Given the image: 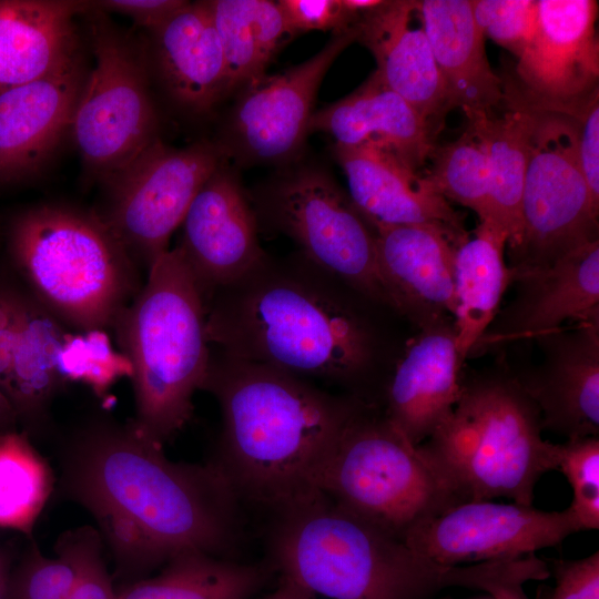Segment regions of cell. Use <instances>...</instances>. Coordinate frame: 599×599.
Instances as JSON below:
<instances>
[{"mask_svg":"<svg viewBox=\"0 0 599 599\" xmlns=\"http://www.w3.org/2000/svg\"><path fill=\"white\" fill-rule=\"evenodd\" d=\"M534 113L518 245L509 252L511 270L551 264L598 238L597 205L579 165L578 116Z\"/></svg>","mask_w":599,"mask_h":599,"instance_id":"7c38bea8","label":"cell"},{"mask_svg":"<svg viewBox=\"0 0 599 599\" xmlns=\"http://www.w3.org/2000/svg\"><path fill=\"white\" fill-rule=\"evenodd\" d=\"M342 2L348 12L358 17L363 12L375 9L382 4L383 0H342Z\"/></svg>","mask_w":599,"mask_h":599,"instance_id":"7dc6e473","label":"cell"},{"mask_svg":"<svg viewBox=\"0 0 599 599\" xmlns=\"http://www.w3.org/2000/svg\"><path fill=\"white\" fill-rule=\"evenodd\" d=\"M89 11L90 1L0 0V92L80 57L75 18Z\"/></svg>","mask_w":599,"mask_h":599,"instance_id":"484cf974","label":"cell"},{"mask_svg":"<svg viewBox=\"0 0 599 599\" xmlns=\"http://www.w3.org/2000/svg\"><path fill=\"white\" fill-rule=\"evenodd\" d=\"M356 41L374 55L385 84L441 130L453 110L419 12V1L388 0L358 16Z\"/></svg>","mask_w":599,"mask_h":599,"instance_id":"7402d4cb","label":"cell"},{"mask_svg":"<svg viewBox=\"0 0 599 599\" xmlns=\"http://www.w3.org/2000/svg\"><path fill=\"white\" fill-rule=\"evenodd\" d=\"M88 69L82 55L42 79L0 92V187L40 175L70 134Z\"/></svg>","mask_w":599,"mask_h":599,"instance_id":"ac0fdd59","label":"cell"},{"mask_svg":"<svg viewBox=\"0 0 599 599\" xmlns=\"http://www.w3.org/2000/svg\"><path fill=\"white\" fill-rule=\"evenodd\" d=\"M260 599H316V596L297 582L280 576L277 587Z\"/></svg>","mask_w":599,"mask_h":599,"instance_id":"ee69618b","label":"cell"},{"mask_svg":"<svg viewBox=\"0 0 599 599\" xmlns=\"http://www.w3.org/2000/svg\"><path fill=\"white\" fill-rule=\"evenodd\" d=\"M10 559L0 546V599H10Z\"/></svg>","mask_w":599,"mask_h":599,"instance_id":"f6af8a7d","label":"cell"},{"mask_svg":"<svg viewBox=\"0 0 599 599\" xmlns=\"http://www.w3.org/2000/svg\"><path fill=\"white\" fill-rule=\"evenodd\" d=\"M308 131L331 135L335 145H378L415 172L428 162L436 136L430 125L376 71L348 95L315 111Z\"/></svg>","mask_w":599,"mask_h":599,"instance_id":"d4e9b609","label":"cell"},{"mask_svg":"<svg viewBox=\"0 0 599 599\" xmlns=\"http://www.w3.org/2000/svg\"><path fill=\"white\" fill-rule=\"evenodd\" d=\"M315 488L402 538L461 504L418 446L376 405L366 406L346 426L323 461Z\"/></svg>","mask_w":599,"mask_h":599,"instance_id":"ba28073f","label":"cell"},{"mask_svg":"<svg viewBox=\"0 0 599 599\" xmlns=\"http://www.w3.org/2000/svg\"><path fill=\"white\" fill-rule=\"evenodd\" d=\"M91 10L120 13L149 32L170 19L186 1L182 0H103L90 1Z\"/></svg>","mask_w":599,"mask_h":599,"instance_id":"60d3db41","label":"cell"},{"mask_svg":"<svg viewBox=\"0 0 599 599\" xmlns=\"http://www.w3.org/2000/svg\"><path fill=\"white\" fill-rule=\"evenodd\" d=\"M334 155L352 202L369 224L435 226L458 244L468 237L460 213L390 151L372 143L334 145Z\"/></svg>","mask_w":599,"mask_h":599,"instance_id":"603a6c76","label":"cell"},{"mask_svg":"<svg viewBox=\"0 0 599 599\" xmlns=\"http://www.w3.org/2000/svg\"><path fill=\"white\" fill-rule=\"evenodd\" d=\"M225 155L216 142L174 148L161 139L111 175L97 211L128 255L148 272L169 250L173 232Z\"/></svg>","mask_w":599,"mask_h":599,"instance_id":"8fae6325","label":"cell"},{"mask_svg":"<svg viewBox=\"0 0 599 599\" xmlns=\"http://www.w3.org/2000/svg\"><path fill=\"white\" fill-rule=\"evenodd\" d=\"M473 17L485 38L520 58L538 24V0H470Z\"/></svg>","mask_w":599,"mask_h":599,"instance_id":"8d00e7d4","label":"cell"},{"mask_svg":"<svg viewBox=\"0 0 599 599\" xmlns=\"http://www.w3.org/2000/svg\"><path fill=\"white\" fill-rule=\"evenodd\" d=\"M277 573L267 561L246 564L203 552L169 560L155 577L128 582L118 599H251Z\"/></svg>","mask_w":599,"mask_h":599,"instance_id":"f546056e","label":"cell"},{"mask_svg":"<svg viewBox=\"0 0 599 599\" xmlns=\"http://www.w3.org/2000/svg\"><path fill=\"white\" fill-rule=\"evenodd\" d=\"M206 334L221 352L344 388L376 405L389 358L384 307L300 252L268 254L206 298Z\"/></svg>","mask_w":599,"mask_h":599,"instance_id":"7a4b0ae2","label":"cell"},{"mask_svg":"<svg viewBox=\"0 0 599 599\" xmlns=\"http://www.w3.org/2000/svg\"><path fill=\"white\" fill-rule=\"evenodd\" d=\"M502 116L476 113L466 115L483 134L489 159L488 217L507 233V248L519 243L522 190L528 169L534 113L510 108Z\"/></svg>","mask_w":599,"mask_h":599,"instance_id":"4dcf8cb0","label":"cell"},{"mask_svg":"<svg viewBox=\"0 0 599 599\" xmlns=\"http://www.w3.org/2000/svg\"><path fill=\"white\" fill-rule=\"evenodd\" d=\"M254 210L257 221L292 238L311 262L393 309L377 267L374 231L326 171L305 164L278 175Z\"/></svg>","mask_w":599,"mask_h":599,"instance_id":"30bf717a","label":"cell"},{"mask_svg":"<svg viewBox=\"0 0 599 599\" xmlns=\"http://www.w3.org/2000/svg\"><path fill=\"white\" fill-rule=\"evenodd\" d=\"M102 545L100 532L85 526L59 538L54 558L33 546L11 573L10 599H65Z\"/></svg>","mask_w":599,"mask_h":599,"instance_id":"836d02e7","label":"cell"},{"mask_svg":"<svg viewBox=\"0 0 599 599\" xmlns=\"http://www.w3.org/2000/svg\"><path fill=\"white\" fill-rule=\"evenodd\" d=\"M20 288L0 281V390L8 398Z\"/></svg>","mask_w":599,"mask_h":599,"instance_id":"b9f144b4","label":"cell"},{"mask_svg":"<svg viewBox=\"0 0 599 599\" xmlns=\"http://www.w3.org/2000/svg\"><path fill=\"white\" fill-rule=\"evenodd\" d=\"M369 225L393 311L420 327L454 316L457 241L429 225Z\"/></svg>","mask_w":599,"mask_h":599,"instance_id":"44dd1931","label":"cell"},{"mask_svg":"<svg viewBox=\"0 0 599 599\" xmlns=\"http://www.w3.org/2000/svg\"><path fill=\"white\" fill-rule=\"evenodd\" d=\"M578 159L593 202L599 205V93L579 115Z\"/></svg>","mask_w":599,"mask_h":599,"instance_id":"ab89813d","label":"cell"},{"mask_svg":"<svg viewBox=\"0 0 599 599\" xmlns=\"http://www.w3.org/2000/svg\"><path fill=\"white\" fill-rule=\"evenodd\" d=\"M207 4L223 50L227 95L265 75L287 33L276 1L211 0Z\"/></svg>","mask_w":599,"mask_h":599,"instance_id":"1f68e13d","label":"cell"},{"mask_svg":"<svg viewBox=\"0 0 599 599\" xmlns=\"http://www.w3.org/2000/svg\"><path fill=\"white\" fill-rule=\"evenodd\" d=\"M270 561L286 577L331 599H437L449 588L493 599H529L531 558L448 566L319 490L273 511Z\"/></svg>","mask_w":599,"mask_h":599,"instance_id":"3957f363","label":"cell"},{"mask_svg":"<svg viewBox=\"0 0 599 599\" xmlns=\"http://www.w3.org/2000/svg\"><path fill=\"white\" fill-rule=\"evenodd\" d=\"M541 430L515 375L495 369L461 380L451 415L418 448L460 502L505 497L531 506L536 484L558 463L559 444Z\"/></svg>","mask_w":599,"mask_h":599,"instance_id":"8992f818","label":"cell"},{"mask_svg":"<svg viewBox=\"0 0 599 599\" xmlns=\"http://www.w3.org/2000/svg\"><path fill=\"white\" fill-rule=\"evenodd\" d=\"M508 236L490 220H480L455 254L454 331L463 362L493 323L500 302L511 284V270L505 261Z\"/></svg>","mask_w":599,"mask_h":599,"instance_id":"f1b7e54d","label":"cell"},{"mask_svg":"<svg viewBox=\"0 0 599 599\" xmlns=\"http://www.w3.org/2000/svg\"><path fill=\"white\" fill-rule=\"evenodd\" d=\"M202 390L222 414L214 460L241 500L275 511L317 490V473L366 406L278 368L211 349Z\"/></svg>","mask_w":599,"mask_h":599,"instance_id":"277c9868","label":"cell"},{"mask_svg":"<svg viewBox=\"0 0 599 599\" xmlns=\"http://www.w3.org/2000/svg\"><path fill=\"white\" fill-rule=\"evenodd\" d=\"M557 469L572 488L568 507L581 530L599 528V438L587 436L559 444Z\"/></svg>","mask_w":599,"mask_h":599,"instance_id":"d590c367","label":"cell"},{"mask_svg":"<svg viewBox=\"0 0 599 599\" xmlns=\"http://www.w3.org/2000/svg\"><path fill=\"white\" fill-rule=\"evenodd\" d=\"M441 599H444V598H441ZM487 599H493V598H487Z\"/></svg>","mask_w":599,"mask_h":599,"instance_id":"c3c4849f","label":"cell"},{"mask_svg":"<svg viewBox=\"0 0 599 599\" xmlns=\"http://www.w3.org/2000/svg\"><path fill=\"white\" fill-rule=\"evenodd\" d=\"M581 531L569 508L545 511L517 502L458 504L410 528L404 541L448 566L516 560Z\"/></svg>","mask_w":599,"mask_h":599,"instance_id":"9a60e30c","label":"cell"},{"mask_svg":"<svg viewBox=\"0 0 599 599\" xmlns=\"http://www.w3.org/2000/svg\"><path fill=\"white\" fill-rule=\"evenodd\" d=\"M598 2L538 0V24L518 58L519 88L504 87L508 106L579 115L598 93Z\"/></svg>","mask_w":599,"mask_h":599,"instance_id":"4fadbf2b","label":"cell"},{"mask_svg":"<svg viewBox=\"0 0 599 599\" xmlns=\"http://www.w3.org/2000/svg\"><path fill=\"white\" fill-rule=\"evenodd\" d=\"M162 447L132 420L98 416L62 449V490L92 515L128 582L184 552L231 558L242 534L241 499L220 466L173 461Z\"/></svg>","mask_w":599,"mask_h":599,"instance_id":"6da1fadb","label":"cell"},{"mask_svg":"<svg viewBox=\"0 0 599 599\" xmlns=\"http://www.w3.org/2000/svg\"><path fill=\"white\" fill-rule=\"evenodd\" d=\"M419 12L451 109L493 114L504 101V83L486 55L471 1L422 0Z\"/></svg>","mask_w":599,"mask_h":599,"instance_id":"4316f807","label":"cell"},{"mask_svg":"<svg viewBox=\"0 0 599 599\" xmlns=\"http://www.w3.org/2000/svg\"><path fill=\"white\" fill-rule=\"evenodd\" d=\"M8 247L27 290L65 326L100 331L142 286L140 268L97 211L43 203L17 213Z\"/></svg>","mask_w":599,"mask_h":599,"instance_id":"52a82bcc","label":"cell"},{"mask_svg":"<svg viewBox=\"0 0 599 599\" xmlns=\"http://www.w3.org/2000/svg\"><path fill=\"white\" fill-rule=\"evenodd\" d=\"M427 182L447 201L473 210L480 220L489 211V159L486 141L468 123L455 141L434 146L428 158Z\"/></svg>","mask_w":599,"mask_h":599,"instance_id":"e575fe53","label":"cell"},{"mask_svg":"<svg viewBox=\"0 0 599 599\" xmlns=\"http://www.w3.org/2000/svg\"><path fill=\"white\" fill-rule=\"evenodd\" d=\"M113 328L130 366L132 422L163 445L190 420L211 355L205 296L176 246L148 270Z\"/></svg>","mask_w":599,"mask_h":599,"instance_id":"5b68a950","label":"cell"},{"mask_svg":"<svg viewBox=\"0 0 599 599\" xmlns=\"http://www.w3.org/2000/svg\"><path fill=\"white\" fill-rule=\"evenodd\" d=\"M555 585L544 599H599V551L581 559L552 560Z\"/></svg>","mask_w":599,"mask_h":599,"instance_id":"f35d334b","label":"cell"},{"mask_svg":"<svg viewBox=\"0 0 599 599\" xmlns=\"http://www.w3.org/2000/svg\"><path fill=\"white\" fill-rule=\"evenodd\" d=\"M65 599H118L102 551L89 561Z\"/></svg>","mask_w":599,"mask_h":599,"instance_id":"7bdbcfd3","label":"cell"},{"mask_svg":"<svg viewBox=\"0 0 599 599\" xmlns=\"http://www.w3.org/2000/svg\"><path fill=\"white\" fill-rule=\"evenodd\" d=\"M64 324L27 288H20L8 399L30 430H49L52 402L67 379Z\"/></svg>","mask_w":599,"mask_h":599,"instance_id":"83f0119b","label":"cell"},{"mask_svg":"<svg viewBox=\"0 0 599 599\" xmlns=\"http://www.w3.org/2000/svg\"><path fill=\"white\" fill-rule=\"evenodd\" d=\"M542 359L515 375L537 406L542 429L567 439L599 435V322L564 326L535 339Z\"/></svg>","mask_w":599,"mask_h":599,"instance_id":"d6986e66","label":"cell"},{"mask_svg":"<svg viewBox=\"0 0 599 599\" xmlns=\"http://www.w3.org/2000/svg\"><path fill=\"white\" fill-rule=\"evenodd\" d=\"M176 246L205 298L262 262L258 221L237 176L223 164L193 199Z\"/></svg>","mask_w":599,"mask_h":599,"instance_id":"e0dca14e","label":"cell"},{"mask_svg":"<svg viewBox=\"0 0 599 599\" xmlns=\"http://www.w3.org/2000/svg\"><path fill=\"white\" fill-rule=\"evenodd\" d=\"M463 364L448 319L423 326L395 363L382 412L412 445L423 444L451 415L461 392Z\"/></svg>","mask_w":599,"mask_h":599,"instance_id":"ffe728a7","label":"cell"},{"mask_svg":"<svg viewBox=\"0 0 599 599\" xmlns=\"http://www.w3.org/2000/svg\"><path fill=\"white\" fill-rule=\"evenodd\" d=\"M357 32L334 33L312 58L241 89L216 142L225 158L245 164H276L293 160L306 140L318 88L336 58Z\"/></svg>","mask_w":599,"mask_h":599,"instance_id":"5bb4252c","label":"cell"},{"mask_svg":"<svg viewBox=\"0 0 599 599\" xmlns=\"http://www.w3.org/2000/svg\"><path fill=\"white\" fill-rule=\"evenodd\" d=\"M511 283L517 285L514 298L469 355L536 339L567 325L599 322V240L549 265L511 270Z\"/></svg>","mask_w":599,"mask_h":599,"instance_id":"2e32d148","label":"cell"},{"mask_svg":"<svg viewBox=\"0 0 599 599\" xmlns=\"http://www.w3.org/2000/svg\"><path fill=\"white\" fill-rule=\"evenodd\" d=\"M16 420L17 415L11 403L0 390V433L8 430Z\"/></svg>","mask_w":599,"mask_h":599,"instance_id":"bcb514c9","label":"cell"},{"mask_svg":"<svg viewBox=\"0 0 599 599\" xmlns=\"http://www.w3.org/2000/svg\"><path fill=\"white\" fill-rule=\"evenodd\" d=\"M150 34L151 73L175 105L204 115L226 97L224 55L207 1H186Z\"/></svg>","mask_w":599,"mask_h":599,"instance_id":"cb8c5ba5","label":"cell"},{"mask_svg":"<svg viewBox=\"0 0 599 599\" xmlns=\"http://www.w3.org/2000/svg\"><path fill=\"white\" fill-rule=\"evenodd\" d=\"M93 68L88 71L70 135L90 180L104 183L159 136L146 48L109 16L88 13Z\"/></svg>","mask_w":599,"mask_h":599,"instance_id":"9c48e42d","label":"cell"},{"mask_svg":"<svg viewBox=\"0 0 599 599\" xmlns=\"http://www.w3.org/2000/svg\"><path fill=\"white\" fill-rule=\"evenodd\" d=\"M287 34L319 30L341 33L354 26L357 18L342 0H278Z\"/></svg>","mask_w":599,"mask_h":599,"instance_id":"74e56055","label":"cell"},{"mask_svg":"<svg viewBox=\"0 0 599 599\" xmlns=\"http://www.w3.org/2000/svg\"><path fill=\"white\" fill-rule=\"evenodd\" d=\"M54 485L28 433H0V528L31 535Z\"/></svg>","mask_w":599,"mask_h":599,"instance_id":"d6a6232c","label":"cell"}]
</instances>
